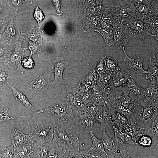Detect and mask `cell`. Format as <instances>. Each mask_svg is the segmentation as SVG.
Listing matches in <instances>:
<instances>
[{
  "mask_svg": "<svg viewBox=\"0 0 158 158\" xmlns=\"http://www.w3.org/2000/svg\"><path fill=\"white\" fill-rule=\"evenodd\" d=\"M122 23L127 25L133 37L136 39L142 40L147 36H152L147 30L142 19L135 17Z\"/></svg>",
  "mask_w": 158,
  "mask_h": 158,
  "instance_id": "cell-7",
  "label": "cell"
},
{
  "mask_svg": "<svg viewBox=\"0 0 158 158\" xmlns=\"http://www.w3.org/2000/svg\"><path fill=\"white\" fill-rule=\"evenodd\" d=\"M111 112L107 106L97 104L94 117L99 123L101 128L105 129L111 123Z\"/></svg>",
  "mask_w": 158,
  "mask_h": 158,
  "instance_id": "cell-14",
  "label": "cell"
},
{
  "mask_svg": "<svg viewBox=\"0 0 158 158\" xmlns=\"http://www.w3.org/2000/svg\"><path fill=\"white\" fill-rule=\"evenodd\" d=\"M122 49L125 55L124 61L128 69L140 75L147 73V71L144 69L143 67V60L142 58L138 57L135 59H132L127 55L125 48H123Z\"/></svg>",
  "mask_w": 158,
  "mask_h": 158,
  "instance_id": "cell-15",
  "label": "cell"
},
{
  "mask_svg": "<svg viewBox=\"0 0 158 158\" xmlns=\"http://www.w3.org/2000/svg\"><path fill=\"white\" fill-rule=\"evenodd\" d=\"M136 6L143 3H148L151 4L153 0H129ZM157 2L158 0H155Z\"/></svg>",
  "mask_w": 158,
  "mask_h": 158,
  "instance_id": "cell-43",
  "label": "cell"
},
{
  "mask_svg": "<svg viewBox=\"0 0 158 158\" xmlns=\"http://www.w3.org/2000/svg\"><path fill=\"white\" fill-rule=\"evenodd\" d=\"M158 53L149 56V66L147 71V74L155 77L158 78Z\"/></svg>",
  "mask_w": 158,
  "mask_h": 158,
  "instance_id": "cell-31",
  "label": "cell"
},
{
  "mask_svg": "<svg viewBox=\"0 0 158 158\" xmlns=\"http://www.w3.org/2000/svg\"><path fill=\"white\" fill-rule=\"evenodd\" d=\"M89 133L92 141V145L98 151L107 154L104 148L102 139L97 138L92 130L90 131Z\"/></svg>",
  "mask_w": 158,
  "mask_h": 158,
  "instance_id": "cell-34",
  "label": "cell"
},
{
  "mask_svg": "<svg viewBox=\"0 0 158 158\" xmlns=\"http://www.w3.org/2000/svg\"><path fill=\"white\" fill-rule=\"evenodd\" d=\"M157 121H158V102L147 96L141 102L140 113L135 124L145 130Z\"/></svg>",
  "mask_w": 158,
  "mask_h": 158,
  "instance_id": "cell-3",
  "label": "cell"
},
{
  "mask_svg": "<svg viewBox=\"0 0 158 158\" xmlns=\"http://www.w3.org/2000/svg\"><path fill=\"white\" fill-rule=\"evenodd\" d=\"M28 135L33 140L49 143L53 138V128L42 122L33 125Z\"/></svg>",
  "mask_w": 158,
  "mask_h": 158,
  "instance_id": "cell-5",
  "label": "cell"
},
{
  "mask_svg": "<svg viewBox=\"0 0 158 158\" xmlns=\"http://www.w3.org/2000/svg\"><path fill=\"white\" fill-rule=\"evenodd\" d=\"M100 13L102 20L113 27L121 23L117 6L113 8H107L102 6Z\"/></svg>",
  "mask_w": 158,
  "mask_h": 158,
  "instance_id": "cell-12",
  "label": "cell"
},
{
  "mask_svg": "<svg viewBox=\"0 0 158 158\" xmlns=\"http://www.w3.org/2000/svg\"><path fill=\"white\" fill-rule=\"evenodd\" d=\"M73 125L62 124L53 128L54 135L52 141L61 148L66 158H80L78 153L82 145L75 133Z\"/></svg>",
  "mask_w": 158,
  "mask_h": 158,
  "instance_id": "cell-1",
  "label": "cell"
},
{
  "mask_svg": "<svg viewBox=\"0 0 158 158\" xmlns=\"http://www.w3.org/2000/svg\"><path fill=\"white\" fill-rule=\"evenodd\" d=\"M107 158H128L129 153L125 148L121 150L118 148L113 152L107 153Z\"/></svg>",
  "mask_w": 158,
  "mask_h": 158,
  "instance_id": "cell-35",
  "label": "cell"
},
{
  "mask_svg": "<svg viewBox=\"0 0 158 158\" xmlns=\"http://www.w3.org/2000/svg\"><path fill=\"white\" fill-rule=\"evenodd\" d=\"M4 152V148L0 147V158H3Z\"/></svg>",
  "mask_w": 158,
  "mask_h": 158,
  "instance_id": "cell-45",
  "label": "cell"
},
{
  "mask_svg": "<svg viewBox=\"0 0 158 158\" xmlns=\"http://www.w3.org/2000/svg\"><path fill=\"white\" fill-rule=\"evenodd\" d=\"M4 11L3 8L0 3V16L2 14V13H3Z\"/></svg>",
  "mask_w": 158,
  "mask_h": 158,
  "instance_id": "cell-46",
  "label": "cell"
},
{
  "mask_svg": "<svg viewBox=\"0 0 158 158\" xmlns=\"http://www.w3.org/2000/svg\"><path fill=\"white\" fill-rule=\"evenodd\" d=\"M126 85L131 92L142 101L147 96L145 89L138 84L132 77L128 80Z\"/></svg>",
  "mask_w": 158,
  "mask_h": 158,
  "instance_id": "cell-22",
  "label": "cell"
},
{
  "mask_svg": "<svg viewBox=\"0 0 158 158\" xmlns=\"http://www.w3.org/2000/svg\"><path fill=\"white\" fill-rule=\"evenodd\" d=\"M46 112L56 118L62 125L75 124V116L64 103L47 104L42 107L37 113Z\"/></svg>",
  "mask_w": 158,
  "mask_h": 158,
  "instance_id": "cell-4",
  "label": "cell"
},
{
  "mask_svg": "<svg viewBox=\"0 0 158 158\" xmlns=\"http://www.w3.org/2000/svg\"><path fill=\"white\" fill-rule=\"evenodd\" d=\"M104 148L109 152H113L120 146L115 141L114 138H111L107 135L105 129L103 130L102 139Z\"/></svg>",
  "mask_w": 158,
  "mask_h": 158,
  "instance_id": "cell-27",
  "label": "cell"
},
{
  "mask_svg": "<svg viewBox=\"0 0 158 158\" xmlns=\"http://www.w3.org/2000/svg\"><path fill=\"white\" fill-rule=\"evenodd\" d=\"M154 9L151 4H141L136 6V17L142 19L151 14Z\"/></svg>",
  "mask_w": 158,
  "mask_h": 158,
  "instance_id": "cell-28",
  "label": "cell"
},
{
  "mask_svg": "<svg viewBox=\"0 0 158 158\" xmlns=\"http://www.w3.org/2000/svg\"><path fill=\"white\" fill-rule=\"evenodd\" d=\"M132 77L119 67L112 74V82L113 87H119L126 84Z\"/></svg>",
  "mask_w": 158,
  "mask_h": 158,
  "instance_id": "cell-19",
  "label": "cell"
},
{
  "mask_svg": "<svg viewBox=\"0 0 158 158\" xmlns=\"http://www.w3.org/2000/svg\"><path fill=\"white\" fill-rule=\"evenodd\" d=\"M116 0V2H117V1H121V0Z\"/></svg>",
  "mask_w": 158,
  "mask_h": 158,
  "instance_id": "cell-47",
  "label": "cell"
},
{
  "mask_svg": "<svg viewBox=\"0 0 158 158\" xmlns=\"http://www.w3.org/2000/svg\"><path fill=\"white\" fill-rule=\"evenodd\" d=\"M16 128H13L11 135L12 146L14 148L22 145L29 137Z\"/></svg>",
  "mask_w": 158,
  "mask_h": 158,
  "instance_id": "cell-21",
  "label": "cell"
},
{
  "mask_svg": "<svg viewBox=\"0 0 158 158\" xmlns=\"http://www.w3.org/2000/svg\"><path fill=\"white\" fill-rule=\"evenodd\" d=\"M14 76L12 69L3 62H0V89L11 85Z\"/></svg>",
  "mask_w": 158,
  "mask_h": 158,
  "instance_id": "cell-17",
  "label": "cell"
},
{
  "mask_svg": "<svg viewBox=\"0 0 158 158\" xmlns=\"http://www.w3.org/2000/svg\"><path fill=\"white\" fill-rule=\"evenodd\" d=\"M102 0H89V1L95 3L97 5H101Z\"/></svg>",
  "mask_w": 158,
  "mask_h": 158,
  "instance_id": "cell-44",
  "label": "cell"
},
{
  "mask_svg": "<svg viewBox=\"0 0 158 158\" xmlns=\"http://www.w3.org/2000/svg\"><path fill=\"white\" fill-rule=\"evenodd\" d=\"M31 3L35 8V11L34 14V17L38 23L41 22L44 18V16L42 14L41 9L39 7V6H35L32 3V1Z\"/></svg>",
  "mask_w": 158,
  "mask_h": 158,
  "instance_id": "cell-39",
  "label": "cell"
},
{
  "mask_svg": "<svg viewBox=\"0 0 158 158\" xmlns=\"http://www.w3.org/2000/svg\"><path fill=\"white\" fill-rule=\"evenodd\" d=\"M1 103L0 99V104Z\"/></svg>",
  "mask_w": 158,
  "mask_h": 158,
  "instance_id": "cell-48",
  "label": "cell"
},
{
  "mask_svg": "<svg viewBox=\"0 0 158 158\" xmlns=\"http://www.w3.org/2000/svg\"><path fill=\"white\" fill-rule=\"evenodd\" d=\"M54 6L58 15H61L62 12L61 9V0H51Z\"/></svg>",
  "mask_w": 158,
  "mask_h": 158,
  "instance_id": "cell-42",
  "label": "cell"
},
{
  "mask_svg": "<svg viewBox=\"0 0 158 158\" xmlns=\"http://www.w3.org/2000/svg\"><path fill=\"white\" fill-rule=\"evenodd\" d=\"M78 154L80 158H107V155L98 151L92 145L87 150H80Z\"/></svg>",
  "mask_w": 158,
  "mask_h": 158,
  "instance_id": "cell-29",
  "label": "cell"
},
{
  "mask_svg": "<svg viewBox=\"0 0 158 158\" xmlns=\"http://www.w3.org/2000/svg\"><path fill=\"white\" fill-rule=\"evenodd\" d=\"M3 0H0V1H3Z\"/></svg>",
  "mask_w": 158,
  "mask_h": 158,
  "instance_id": "cell-49",
  "label": "cell"
},
{
  "mask_svg": "<svg viewBox=\"0 0 158 158\" xmlns=\"http://www.w3.org/2000/svg\"><path fill=\"white\" fill-rule=\"evenodd\" d=\"M11 111L2 103L0 104V123L16 118L15 116L11 114Z\"/></svg>",
  "mask_w": 158,
  "mask_h": 158,
  "instance_id": "cell-32",
  "label": "cell"
},
{
  "mask_svg": "<svg viewBox=\"0 0 158 158\" xmlns=\"http://www.w3.org/2000/svg\"><path fill=\"white\" fill-rule=\"evenodd\" d=\"M47 158H66V156L58 145L52 141L49 144Z\"/></svg>",
  "mask_w": 158,
  "mask_h": 158,
  "instance_id": "cell-30",
  "label": "cell"
},
{
  "mask_svg": "<svg viewBox=\"0 0 158 158\" xmlns=\"http://www.w3.org/2000/svg\"><path fill=\"white\" fill-rule=\"evenodd\" d=\"M137 143L144 147L150 146L152 143V139L150 136L144 135L141 136L138 141Z\"/></svg>",
  "mask_w": 158,
  "mask_h": 158,
  "instance_id": "cell-37",
  "label": "cell"
},
{
  "mask_svg": "<svg viewBox=\"0 0 158 158\" xmlns=\"http://www.w3.org/2000/svg\"><path fill=\"white\" fill-rule=\"evenodd\" d=\"M75 124L85 129L91 130L101 128L100 124L96 118L87 111L79 116H76Z\"/></svg>",
  "mask_w": 158,
  "mask_h": 158,
  "instance_id": "cell-10",
  "label": "cell"
},
{
  "mask_svg": "<svg viewBox=\"0 0 158 158\" xmlns=\"http://www.w3.org/2000/svg\"><path fill=\"white\" fill-rule=\"evenodd\" d=\"M104 58L106 68L108 71L112 74L120 67L116 58L110 56H106Z\"/></svg>",
  "mask_w": 158,
  "mask_h": 158,
  "instance_id": "cell-33",
  "label": "cell"
},
{
  "mask_svg": "<svg viewBox=\"0 0 158 158\" xmlns=\"http://www.w3.org/2000/svg\"><path fill=\"white\" fill-rule=\"evenodd\" d=\"M8 47L6 44L0 42V62H3L9 56Z\"/></svg>",
  "mask_w": 158,
  "mask_h": 158,
  "instance_id": "cell-36",
  "label": "cell"
},
{
  "mask_svg": "<svg viewBox=\"0 0 158 158\" xmlns=\"http://www.w3.org/2000/svg\"><path fill=\"white\" fill-rule=\"evenodd\" d=\"M21 63L23 67L26 69H32L35 66L34 62L30 55L23 58Z\"/></svg>",
  "mask_w": 158,
  "mask_h": 158,
  "instance_id": "cell-38",
  "label": "cell"
},
{
  "mask_svg": "<svg viewBox=\"0 0 158 158\" xmlns=\"http://www.w3.org/2000/svg\"><path fill=\"white\" fill-rule=\"evenodd\" d=\"M145 90L147 96L152 100L158 102V79L153 77Z\"/></svg>",
  "mask_w": 158,
  "mask_h": 158,
  "instance_id": "cell-24",
  "label": "cell"
},
{
  "mask_svg": "<svg viewBox=\"0 0 158 158\" xmlns=\"http://www.w3.org/2000/svg\"><path fill=\"white\" fill-rule=\"evenodd\" d=\"M50 83V75L45 70L42 75L36 76L25 88L31 92L41 94L48 88Z\"/></svg>",
  "mask_w": 158,
  "mask_h": 158,
  "instance_id": "cell-8",
  "label": "cell"
},
{
  "mask_svg": "<svg viewBox=\"0 0 158 158\" xmlns=\"http://www.w3.org/2000/svg\"><path fill=\"white\" fill-rule=\"evenodd\" d=\"M114 38L112 46L117 49L125 48L133 35L126 24L120 23L113 27Z\"/></svg>",
  "mask_w": 158,
  "mask_h": 158,
  "instance_id": "cell-6",
  "label": "cell"
},
{
  "mask_svg": "<svg viewBox=\"0 0 158 158\" xmlns=\"http://www.w3.org/2000/svg\"><path fill=\"white\" fill-rule=\"evenodd\" d=\"M117 3L121 23L136 17V6L131 1L123 0Z\"/></svg>",
  "mask_w": 158,
  "mask_h": 158,
  "instance_id": "cell-9",
  "label": "cell"
},
{
  "mask_svg": "<svg viewBox=\"0 0 158 158\" xmlns=\"http://www.w3.org/2000/svg\"><path fill=\"white\" fill-rule=\"evenodd\" d=\"M49 144L33 140L26 158H47Z\"/></svg>",
  "mask_w": 158,
  "mask_h": 158,
  "instance_id": "cell-13",
  "label": "cell"
},
{
  "mask_svg": "<svg viewBox=\"0 0 158 158\" xmlns=\"http://www.w3.org/2000/svg\"><path fill=\"white\" fill-rule=\"evenodd\" d=\"M8 87L11 89L12 94L17 100L28 108L30 111H33L34 110L35 106L29 102L27 97L23 94L13 86L11 85H9Z\"/></svg>",
  "mask_w": 158,
  "mask_h": 158,
  "instance_id": "cell-26",
  "label": "cell"
},
{
  "mask_svg": "<svg viewBox=\"0 0 158 158\" xmlns=\"http://www.w3.org/2000/svg\"><path fill=\"white\" fill-rule=\"evenodd\" d=\"M54 78L50 83L55 85L60 84L63 81L62 74L65 68L69 62L66 59L62 57H57L54 60Z\"/></svg>",
  "mask_w": 158,
  "mask_h": 158,
  "instance_id": "cell-16",
  "label": "cell"
},
{
  "mask_svg": "<svg viewBox=\"0 0 158 158\" xmlns=\"http://www.w3.org/2000/svg\"><path fill=\"white\" fill-rule=\"evenodd\" d=\"M15 51L3 62L11 68L19 71L22 74L25 70L22 65L23 53L19 47H17Z\"/></svg>",
  "mask_w": 158,
  "mask_h": 158,
  "instance_id": "cell-11",
  "label": "cell"
},
{
  "mask_svg": "<svg viewBox=\"0 0 158 158\" xmlns=\"http://www.w3.org/2000/svg\"><path fill=\"white\" fill-rule=\"evenodd\" d=\"M33 141V140L29 136L22 145L14 148L13 158H26Z\"/></svg>",
  "mask_w": 158,
  "mask_h": 158,
  "instance_id": "cell-25",
  "label": "cell"
},
{
  "mask_svg": "<svg viewBox=\"0 0 158 158\" xmlns=\"http://www.w3.org/2000/svg\"><path fill=\"white\" fill-rule=\"evenodd\" d=\"M114 138L119 146L123 144L135 145L138 144L137 141L134 140L130 135L125 130L119 129H114Z\"/></svg>",
  "mask_w": 158,
  "mask_h": 158,
  "instance_id": "cell-20",
  "label": "cell"
},
{
  "mask_svg": "<svg viewBox=\"0 0 158 158\" xmlns=\"http://www.w3.org/2000/svg\"><path fill=\"white\" fill-rule=\"evenodd\" d=\"M103 28H99L97 31L101 33L107 44L109 46L112 45L114 38V29L113 27L106 23H103Z\"/></svg>",
  "mask_w": 158,
  "mask_h": 158,
  "instance_id": "cell-23",
  "label": "cell"
},
{
  "mask_svg": "<svg viewBox=\"0 0 158 158\" xmlns=\"http://www.w3.org/2000/svg\"><path fill=\"white\" fill-rule=\"evenodd\" d=\"M158 8H154L151 14L142 19L146 29L152 36L158 35Z\"/></svg>",
  "mask_w": 158,
  "mask_h": 158,
  "instance_id": "cell-18",
  "label": "cell"
},
{
  "mask_svg": "<svg viewBox=\"0 0 158 158\" xmlns=\"http://www.w3.org/2000/svg\"><path fill=\"white\" fill-rule=\"evenodd\" d=\"M42 44L41 43H31L29 44L28 47L31 51L30 56L32 54H34L39 52L41 50Z\"/></svg>",
  "mask_w": 158,
  "mask_h": 158,
  "instance_id": "cell-40",
  "label": "cell"
},
{
  "mask_svg": "<svg viewBox=\"0 0 158 158\" xmlns=\"http://www.w3.org/2000/svg\"><path fill=\"white\" fill-rule=\"evenodd\" d=\"M3 158H13L14 148L12 146L4 148Z\"/></svg>",
  "mask_w": 158,
  "mask_h": 158,
  "instance_id": "cell-41",
  "label": "cell"
},
{
  "mask_svg": "<svg viewBox=\"0 0 158 158\" xmlns=\"http://www.w3.org/2000/svg\"><path fill=\"white\" fill-rule=\"evenodd\" d=\"M141 102L131 92L126 84L108 91L106 104L108 108L121 106L130 109L134 115L135 123L140 113Z\"/></svg>",
  "mask_w": 158,
  "mask_h": 158,
  "instance_id": "cell-2",
  "label": "cell"
}]
</instances>
